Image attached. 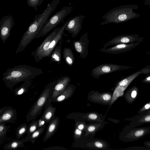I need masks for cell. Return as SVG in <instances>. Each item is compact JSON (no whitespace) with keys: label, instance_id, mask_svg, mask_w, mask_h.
Instances as JSON below:
<instances>
[{"label":"cell","instance_id":"26","mask_svg":"<svg viewBox=\"0 0 150 150\" xmlns=\"http://www.w3.org/2000/svg\"><path fill=\"white\" fill-rule=\"evenodd\" d=\"M100 124L92 125H89L87 128L85 136L89 134L95 133L97 130L100 127Z\"/></svg>","mask_w":150,"mask_h":150},{"label":"cell","instance_id":"42","mask_svg":"<svg viewBox=\"0 0 150 150\" xmlns=\"http://www.w3.org/2000/svg\"></svg>","mask_w":150,"mask_h":150},{"label":"cell","instance_id":"23","mask_svg":"<svg viewBox=\"0 0 150 150\" xmlns=\"http://www.w3.org/2000/svg\"><path fill=\"white\" fill-rule=\"evenodd\" d=\"M28 127L27 124L24 123L20 125L16 131V139H19L27 133Z\"/></svg>","mask_w":150,"mask_h":150},{"label":"cell","instance_id":"12","mask_svg":"<svg viewBox=\"0 0 150 150\" xmlns=\"http://www.w3.org/2000/svg\"><path fill=\"white\" fill-rule=\"evenodd\" d=\"M16 110L10 106L7 107L0 116V123L7 122L14 123L17 119Z\"/></svg>","mask_w":150,"mask_h":150},{"label":"cell","instance_id":"27","mask_svg":"<svg viewBox=\"0 0 150 150\" xmlns=\"http://www.w3.org/2000/svg\"><path fill=\"white\" fill-rule=\"evenodd\" d=\"M27 4L29 7L34 8L35 10L41 4L40 0H27Z\"/></svg>","mask_w":150,"mask_h":150},{"label":"cell","instance_id":"30","mask_svg":"<svg viewBox=\"0 0 150 150\" xmlns=\"http://www.w3.org/2000/svg\"><path fill=\"white\" fill-rule=\"evenodd\" d=\"M64 149V148L62 147L55 146H52L46 148L44 149L43 150H59Z\"/></svg>","mask_w":150,"mask_h":150},{"label":"cell","instance_id":"25","mask_svg":"<svg viewBox=\"0 0 150 150\" xmlns=\"http://www.w3.org/2000/svg\"><path fill=\"white\" fill-rule=\"evenodd\" d=\"M5 124V123H0V140L1 141L5 138L8 129L10 127V126H6Z\"/></svg>","mask_w":150,"mask_h":150},{"label":"cell","instance_id":"41","mask_svg":"<svg viewBox=\"0 0 150 150\" xmlns=\"http://www.w3.org/2000/svg\"><path fill=\"white\" fill-rule=\"evenodd\" d=\"M44 0H40L41 4L42 3Z\"/></svg>","mask_w":150,"mask_h":150},{"label":"cell","instance_id":"19","mask_svg":"<svg viewBox=\"0 0 150 150\" xmlns=\"http://www.w3.org/2000/svg\"><path fill=\"white\" fill-rule=\"evenodd\" d=\"M63 55L66 63L69 66H72L74 62L75 58L72 50L69 47H65L63 50Z\"/></svg>","mask_w":150,"mask_h":150},{"label":"cell","instance_id":"31","mask_svg":"<svg viewBox=\"0 0 150 150\" xmlns=\"http://www.w3.org/2000/svg\"><path fill=\"white\" fill-rule=\"evenodd\" d=\"M94 145L96 147L98 148H102L104 147V144L100 141H96L94 143Z\"/></svg>","mask_w":150,"mask_h":150},{"label":"cell","instance_id":"17","mask_svg":"<svg viewBox=\"0 0 150 150\" xmlns=\"http://www.w3.org/2000/svg\"><path fill=\"white\" fill-rule=\"evenodd\" d=\"M129 46L125 44H119L108 48H102L99 51L106 53L118 54L127 50Z\"/></svg>","mask_w":150,"mask_h":150},{"label":"cell","instance_id":"29","mask_svg":"<svg viewBox=\"0 0 150 150\" xmlns=\"http://www.w3.org/2000/svg\"><path fill=\"white\" fill-rule=\"evenodd\" d=\"M87 117L89 119L93 120H96L98 118L97 115L93 113L89 114Z\"/></svg>","mask_w":150,"mask_h":150},{"label":"cell","instance_id":"37","mask_svg":"<svg viewBox=\"0 0 150 150\" xmlns=\"http://www.w3.org/2000/svg\"><path fill=\"white\" fill-rule=\"evenodd\" d=\"M137 95V92L136 91H133L131 94V96L132 98H134L136 97Z\"/></svg>","mask_w":150,"mask_h":150},{"label":"cell","instance_id":"28","mask_svg":"<svg viewBox=\"0 0 150 150\" xmlns=\"http://www.w3.org/2000/svg\"><path fill=\"white\" fill-rule=\"evenodd\" d=\"M45 121L43 119L40 118L38 119V129L40 128L46 124Z\"/></svg>","mask_w":150,"mask_h":150},{"label":"cell","instance_id":"36","mask_svg":"<svg viewBox=\"0 0 150 150\" xmlns=\"http://www.w3.org/2000/svg\"><path fill=\"white\" fill-rule=\"evenodd\" d=\"M7 106H5L0 109V115L1 114L6 110Z\"/></svg>","mask_w":150,"mask_h":150},{"label":"cell","instance_id":"1","mask_svg":"<svg viewBox=\"0 0 150 150\" xmlns=\"http://www.w3.org/2000/svg\"><path fill=\"white\" fill-rule=\"evenodd\" d=\"M60 2V0H52L42 12L36 16L33 21L23 34L15 52L17 54L23 51L35 39V35L43 27L50 16Z\"/></svg>","mask_w":150,"mask_h":150},{"label":"cell","instance_id":"32","mask_svg":"<svg viewBox=\"0 0 150 150\" xmlns=\"http://www.w3.org/2000/svg\"><path fill=\"white\" fill-rule=\"evenodd\" d=\"M128 82L127 79H125L120 81L118 85L120 86H124L127 84Z\"/></svg>","mask_w":150,"mask_h":150},{"label":"cell","instance_id":"4","mask_svg":"<svg viewBox=\"0 0 150 150\" xmlns=\"http://www.w3.org/2000/svg\"><path fill=\"white\" fill-rule=\"evenodd\" d=\"M128 6L123 5L111 9L105 13L102 19L104 21L100 25L109 23H117L123 22L135 18L137 14Z\"/></svg>","mask_w":150,"mask_h":150},{"label":"cell","instance_id":"21","mask_svg":"<svg viewBox=\"0 0 150 150\" xmlns=\"http://www.w3.org/2000/svg\"><path fill=\"white\" fill-rule=\"evenodd\" d=\"M31 80L25 81L18 87L16 88L14 90L13 93L15 96H19L24 94L28 91L29 88L32 83Z\"/></svg>","mask_w":150,"mask_h":150},{"label":"cell","instance_id":"38","mask_svg":"<svg viewBox=\"0 0 150 150\" xmlns=\"http://www.w3.org/2000/svg\"><path fill=\"white\" fill-rule=\"evenodd\" d=\"M145 120L146 121H150V115L148 116L145 118Z\"/></svg>","mask_w":150,"mask_h":150},{"label":"cell","instance_id":"9","mask_svg":"<svg viewBox=\"0 0 150 150\" xmlns=\"http://www.w3.org/2000/svg\"><path fill=\"white\" fill-rule=\"evenodd\" d=\"M85 16L82 15L76 16L69 19L65 30L71 35L73 38L76 37L82 28V23Z\"/></svg>","mask_w":150,"mask_h":150},{"label":"cell","instance_id":"22","mask_svg":"<svg viewBox=\"0 0 150 150\" xmlns=\"http://www.w3.org/2000/svg\"><path fill=\"white\" fill-rule=\"evenodd\" d=\"M22 140L14 139L4 145L3 149L5 150H16L20 147H23L24 145Z\"/></svg>","mask_w":150,"mask_h":150},{"label":"cell","instance_id":"14","mask_svg":"<svg viewBox=\"0 0 150 150\" xmlns=\"http://www.w3.org/2000/svg\"><path fill=\"white\" fill-rule=\"evenodd\" d=\"M50 99L46 102L45 106V109L40 118L45 120L46 124L49 123L54 117L57 108L53 107Z\"/></svg>","mask_w":150,"mask_h":150},{"label":"cell","instance_id":"16","mask_svg":"<svg viewBox=\"0 0 150 150\" xmlns=\"http://www.w3.org/2000/svg\"><path fill=\"white\" fill-rule=\"evenodd\" d=\"M75 89L74 85L69 84L64 91L57 97L54 99H49L51 102L59 103L64 101L72 96Z\"/></svg>","mask_w":150,"mask_h":150},{"label":"cell","instance_id":"10","mask_svg":"<svg viewBox=\"0 0 150 150\" xmlns=\"http://www.w3.org/2000/svg\"><path fill=\"white\" fill-rule=\"evenodd\" d=\"M88 33L83 34L78 40H74L73 44L76 51L82 59L86 58L88 54L89 41L88 38Z\"/></svg>","mask_w":150,"mask_h":150},{"label":"cell","instance_id":"18","mask_svg":"<svg viewBox=\"0 0 150 150\" xmlns=\"http://www.w3.org/2000/svg\"><path fill=\"white\" fill-rule=\"evenodd\" d=\"M59 44L56 45L52 51L50 57V63L53 62L57 63L58 65L61 62L62 58V40L59 41Z\"/></svg>","mask_w":150,"mask_h":150},{"label":"cell","instance_id":"6","mask_svg":"<svg viewBox=\"0 0 150 150\" xmlns=\"http://www.w3.org/2000/svg\"><path fill=\"white\" fill-rule=\"evenodd\" d=\"M71 6H64L49 19L35 35V39L43 37L59 24L70 13L72 10Z\"/></svg>","mask_w":150,"mask_h":150},{"label":"cell","instance_id":"40","mask_svg":"<svg viewBox=\"0 0 150 150\" xmlns=\"http://www.w3.org/2000/svg\"><path fill=\"white\" fill-rule=\"evenodd\" d=\"M147 79L148 80H150V76H149V77H148L147 78Z\"/></svg>","mask_w":150,"mask_h":150},{"label":"cell","instance_id":"8","mask_svg":"<svg viewBox=\"0 0 150 150\" xmlns=\"http://www.w3.org/2000/svg\"><path fill=\"white\" fill-rule=\"evenodd\" d=\"M123 66L105 63L93 69L91 71V76L98 79L101 75L109 74L124 69Z\"/></svg>","mask_w":150,"mask_h":150},{"label":"cell","instance_id":"39","mask_svg":"<svg viewBox=\"0 0 150 150\" xmlns=\"http://www.w3.org/2000/svg\"><path fill=\"white\" fill-rule=\"evenodd\" d=\"M150 107V105L148 104H146L145 105V108L146 109L149 108Z\"/></svg>","mask_w":150,"mask_h":150},{"label":"cell","instance_id":"34","mask_svg":"<svg viewBox=\"0 0 150 150\" xmlns=\"http://www.w3.org/2000/svg\"><path fill=\"white\" fill-rule=\"evenodd\" d=\"M85 127V125L83 123H80L77 125L78 128L81 130H83Z\"/></svg>","mask_w":150,"mask_h":150},{"label":"cell","instance_id":"15","mask_svg":"<svg viewBox=\"0 0 150 150\" xmlns=\"http://www.w3.org/2000/svg\"><path fill=\"white\" fill-rule=\"evenodd\" d=\"M112 94L110 93H93L90 96L93 101L99 103L107 105L111 103Z\"/></svg>","mask_w":150,"mask_h":150},{"label":"cell","instance_id":"2","mask_svg":"<svg viewBox=\"0 0 150 150\" xmlns=\"http://www.w3.org/2000/svg\"><path fill=\"white\" fill-rule=\"evenodd\" d=\"M43 73L40 69L19 65L7 69L3 74L2 80L7 87L13 90V87L18 83L31 80Z\"/></svg>","mask_w":150,"mask_h":150},{"label":"cell","instance_id":"33","mask_svg":"<svg viewBox=\"0 0 150 150\" xmlns=\"http://www.w3.org/2000/svg\"><path fill=\"white\" fill-rule=\"evenodd\" d=\"M82 133L81 131L79 129L76 128L75 129V132H74V134L75 136L77 137H80Z\"/></svg>","mask_w":150,"mask_h":150},{"label":"cell","instance_id":"13","mask_svg":"<svg viewBox=\"0 0 150 150\" xmlns=\"http://www.w3.org/2000/svg\"><path fill=\"white\" fill-rule=\"evenodd\" d=\"M60 122L58 117H54L49 123L43 139L44 142H46L56 132Z\"/></svg>","mask_w":150,"mask_h":150},{"label":"cell","instance_id":"5","mask_svg":"<svg viewBox=\"0 0 150 150\" xmlns=\"http://www.w3.org/2000/svg\"><path fill=\"white\" fill-rule=\"evenodd\" d=\"M57 81V80L51 82L45 87L28 112L26 117L27 122L35 120L38 115L41 114L46 102L51 98Z\"/></svg>","mask_w":150,"mask_h":150},{"label":"cell","instance_id":"3","mask_svg":"<svg viewBox=\"0 0 150 150\" xmlns=\"http://www.w3.org/2000/svg\"><path fill=\"white\" fill-rule=\"evenodd\" d=\"M69 19L66 21L61 27L54 29L44 40L36 49L31 53L35 61L37 62L45 57H50V55L59 42L62 40L65 28Z\"/></svg>","mask_w":150,"mask_h":150},{"label":"cell","instance_id":"35","mask_svg":"<svg viewBox=\"0 0 150 150\" xmlns=\"http://www.w3.org/2000/svg\"><path fill=\"white\" fill-rule=\"evenodd\" d=\"M144 131L143 130H140L137 131L135 135L136 136L139 137L142 135L144 133Z\"/></svg>","mask_w":150,"mask_h":150},{"label":"cell","instance_id":"24","mask_svg":"<svg viewBox=\"0 0 150 150\" xmlns=\"http://www.w3.org/2000/svg\"><path fill=\"white\" fill-rule=\"evenodd\" d=\"M38 119L33 121L28 127L27 135H29L36 131L38 128Z\"/></svg>","mask_w":150,"mask_h":150},{"label":"cell","instance_id":"11","mask_svg":"<svg viewBox=\"0 0 150 150\" xmlns=\"http://www.w3.org/2000/svg\"><path fill=\"white\" fill-rule=\"evenodd\" d=\"M71 81L70 77L67 76H63L58 79L53 88L52 95L50 99H54L61 93Z\"/></svg>","mask_w":150,"mask_h":150},{"label":"cell","instance_id":"20","mask_svg":"<svg viewBox=\"0 0 150 150\" xmlns=\"http://www.w3.org/2000/svg\"><path fill=\"white\" fill-rule=\"evenodd\" d=\"M45 126L40 128L38 129L31 134L28 136L27 135L26 137L21 140L22 141L23 143L30 141L32 144H34L36 139L44 132Z\"/></svg>","mask_w":150,"mask_h":150},{"label":"cell","instance_id":"7","mask_svg":"<svg viewBox=\"0 0 150 150\" xmlns=\"http://www.w3.org/2000/svg\"><path fill=\"white\" fill-rule=\"evenodd\" d=\"M14 24V19L11 16L8 15L1 18L0 21V38L4 44L9 37Z\"/></svg>","mask_w":150,"mask_h":150}]
</instances>
